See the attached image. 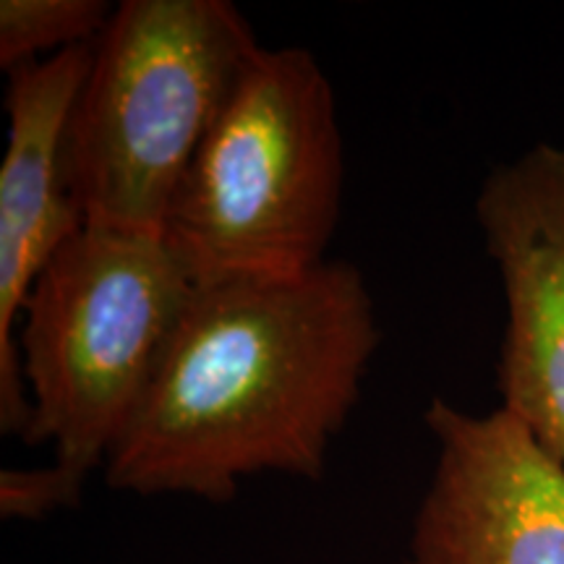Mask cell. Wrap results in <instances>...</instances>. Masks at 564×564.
<instances>
[{
    "instance_id": "6da1fadb",
    "label": "cell",
    "mask_w": 564,
    "mask_h": 564,
    "mask_svg": "<svg viewBox=\"0 0 564 564\" xmlns=\"http://www.w3.org/2000/svg\"><path fill=\"white\" fill-rule=\"evenodd\" d=\"M379 348L364 274L202 282L105 463L110 489L223 505L243 478L324 476Z\"/></svg>"
},
{
    "instance_id": "7a4b0ae2",
    "label": "cell",
    "mask_w": 564,
    "mask_h": 564,
    "mask_svg": "<svg viewBox=\"0 0 564 564\" xmlns=\"http://www.w3.org/2000/svg\"><path fill=\"white\" fill-rule=\"evenodd\" d=\"M345 183L335 91L303 47L259 51L204 139L162 236L199 282L327 262Z\"/></svg>"
},
{
    "instance_id": "3957f363",
    "label": "cell",
    "mask_w": 564,
    "mask_h": 564,
    "mask_svg": "<svg viewBox=\"0 0 564 564\" xmlns=\"http://www.w3.org/2000/svg\"><path fill=\"white\" fill-rule=\"evenodd\" d=\"M259 51L228 0H123L112 9L68 126V173L84 220L162 232Z\"/></svg>"
},
{
    "instance_id": "277c9868",
    "label": "cell",
    "mask_w": 564,
    "mask_h": 564,
    "mask_svg": "<svg viewBox=\"0 0 564 564\" xmlns=\"http://www.w3.org/2000/svg\"><path fill=\"white\" fill-rule=\"evenodd\" d=\"M199 282L162 232L91 225L34 282L19 356L32 419L76 486L105 468Z\"/></svg>"
},
{
    "instance_id": "5b68a950",
    "label": "cell",
    "mask_w": 564,
    "mask_h": 564,
    "mask_svg": "<svg viewBox=\"0 0 564 564\" xmlns=\"http://www.w3.org/2000/svg\"><path fill=\"white\" fill-rule=\"evenodd\" d=\"M434 476L405 564H564V463L505 408L470 415L434 398Z\"/></svg>"
},
{
    "instance_id": "8992f818",
    "label": "cell",
    "mask_w": 564,
    "mask_h": 564,
    "mask_svg": "<svg viewBox=\"0 0 564 564\" xmlns=\"http://www.w3.org/2000/svg\"><path fill=\"white\" fill-rule=\"evenodd\" d=\"M476 217L507 295L502 408L564 463V150L494 167Z\"/></svg>"
},
{
    "instance_id": "52a82bcc",
    "label": "cell",
    "mask_w": 564,
    "mask_h": 564,
    "mask_svg": "<svg viewBox=\"0 0 564 564\" xmlns=\"http://www.w3.org/2000/svg\"><path fill=\"white\" fill-rule=\"evenodd\" d=\"M95 42L9 74V144L0 162V432L21 436L32 419L13 329L34 282L87 220L68 173V126Z\"/></svg>"
},
{
    "instance_id": "ba28073f",
    "label": "cell",
    "mask_w": 564,
    "mask_h": 564,
    "mask_svg": "<svg viewBox=\"0 0 564 564\" xmlns=\"http://www.w3.org/2000/svg\"><path fill=\"white\" fill-rule=\"evenodd\" d=\"M112 17L105 0H3L0 3V68L6 74L40 55H58L100 40Z\"/></svg>"
},
{
    "instance_id": "9c48e42d",
    "label": "cell",
    "mask_w": 564,
    "mask_h": 564,
    "mask_svg": "<svg viewBox=\"0 0 564 564\" xmlns=\"http://www.w3.org/2000/svg\"><path fill=\"white\" fill-rule=\"evenodd\" d=\"M82 486L51 463L47 468H6L0 474V518L42 520L79 505Z\"/></svg>"
}]
</instances>
